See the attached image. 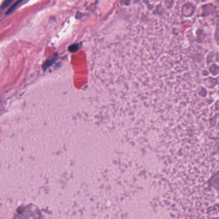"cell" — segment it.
Returning a JSON list of instances; mask_svg holds the SVG:
<instances>
[{"label":"cell","instance_id":"6da1fadb","mask_svg":"<svg viewBox=\"0 0 219 219\" xmlns=\"http://www.w3.org/2000/svg\"><path fill=\"white\" fill-rule=\"evenodd\" d=\"M23 0H18V1H16V2L14 4V5L10 8L9 10H8V11L6 12V14H7V15H9V14H12V12L15 10L16 8H17V7L20 5V3H21L23 2Z\"/></svg>","mask_w":219,"mask_h":219},{"label":"cell","instance_id":"7a4b0ae2","mask_svg":"<svg viewBox=\"0 0 219 219\" xmlns=\"http://www.w3.org/2000/svg\"><path fill=\"white\" fill-rule=\"evenodd\" d=\"M14 0H5L4 2L2 3L1 7V10H4L6 8H7L9 6H10Z\"/></svg>","mask_w":219,"mask_h":219}]
</instances>
